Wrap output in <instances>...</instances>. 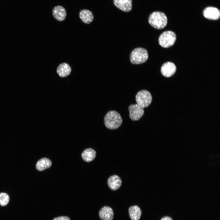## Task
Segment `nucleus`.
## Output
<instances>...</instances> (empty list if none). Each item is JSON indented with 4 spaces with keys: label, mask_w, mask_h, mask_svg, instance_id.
<instances>
[{
    "label": "nucleus",
    "mask_w": 220,
    "mask_h": 220,
    "mask_svg": "<svg viewBox=\"0 0 220 220\" xmlns=\"http://www.w3.org/2000/svg\"><path fill=\"white\" fill-rule=\"evenodd\" d=\"M161 220H173L170 217L168 216H166L163 218Z\"/></svg>",
    "instance_id": "nucleus-20"
},
{
    "label": "nucleus",
    "mask_w": 220,
    "mask_h": 220,
    "mask_svg": "<svg viewBox=\"0 0 220 220\" xmlns=\"http://www.w3.org/2000/svg\"><path fill=\"white\" fill-rule=\"evenodd\" d=\"M148 21L152 26L155 28L160 29L164 28L166 26L167 19L163 13L156 11L150 15Z\"/></svg>",
    "instance_id": "nucleus-2"
},
{
    "label": "nucleus",
    "mask_w": 220,
    "mask_h": 220,
    "mask_svg": "<svg viewBox=\"0 0 220 220\" xmlns=\"http://www.w3.org/2000/svg\"><path fill=\"white\" fill-rule=\"evenodd\" d=\"M71 70V67L68 64L63 63L58 66L57 72L60 77H65L70 75Z\"/></svg>",
    "instance_id": "nucleus-14"
},
{
    "label": "nucleus",
    "mask_w": 220,
    "mask_h": 220,
    "mask_svg": "<svg viewBox=\"0 0 220 220\" xmlns=\"http://www.w3.org/2000/svg\"><path fill=\"white\" fill-rule=\"evenodd\" d=\"M9 200V196L5 193H0V205L5 206L7 205Z\"/></svg>",
    "instance_id": "nucleus-18"
},
{
    "label": "nucleus",
    "mask_w": 220,
    "mask_h": 220,
    "mask_svg": "<svg viewBox=\"0 0 220 220\" xmlns=\"http://www.w3.org/2000/svg\"><path fill=\"white\" fill-rule=\"evenodd\" d=\"M129 213L131 220H139L141 214L140 208L137 205L130 207L128 209Z\"/></svg>",
    "instance_id": "nucleus-15"
},
{
    "label": "nucleus",
    "mask_w": 220,
    "mask_h": 220,
    "mask_svg": "<svg viewBox=\"0 0 220 220\" xmlns=\"http://www.w3.org/2000/svg\"><path fill=\"white\" fill-rule=\"evenodd\" d=\"M96 155V152L94 149L88 148L83 151L82 154V157L84 161L89 162L93 161L95 158Z\"/></svg>",
    "instance_id": "nucleus-16"
},
{
    "label": "nucleus",
    "mask_w": 220,
    "mask_h": 220,
    "mask_svg": "<svg viewBox=\"0 0 220 220\" xmlns=\"http://www.w3.org/2000/svg\"><path fill=\"white\" fill-rule=\"evenodd\" d=\"M130 118L133 121H137L140 119L144 113L143 108L137 104L130 105L128 108Z\"/></svg>",
    "instance_id": "nucleus-6"
},
{
    "label": "nucleus",
    "mask_w": 220,
    "mask_h": 220,
    "mask_svg": "<svg viewBox=\"0 0 220 220\" xmlns=\"http://www.w3.org/2000/svg\"><path fill=\"white\" fill-rule=\"evenodd\" d=\"M203 14L206 18L211 20H217L220 17V11L216 7L210 6L204 9Z\"/></svg>",
    "instance_id": "nucleus-7"
},
{
    "label": "nucleus",
    "mask_w": 220,
    "mask_h": 220,
    "mask_svg": "<svg viewBox=\"0 0 220 220\" xmlns=\"http://www.w3.org/2000/svg\"><path fill=\"white\" fill-rule=\"evenodd\" d=\"M99 216L102 220H112L114 217L112 209L109 207H103L99 211Z\"/></svg>",
    "instance_id": "nucleus-12"
},
{
    "label": "nucleus",
    "mask_w": 220,
    "mask_h": 220,
    "mask_svg": "<svg viewBox=\"0 0 220 220\" xmlns=\"http://www.w3.org/2000/svg\"><path fill=\"white\" fill-rule=\"evenodd\" d=\"M148 57L147 51L145 49L138 47L134 49L130 55V61L133 64H140L145 62Z\"/></svg>",
    "instance_id": "nucleus-3"
},
{
    "label": "nucleus",
    "mask_w": 220,
    "mask_h": 220,
    "mask_svg": "<svg viewBox=\"0 0 220 220\" xmlns=\"http://www.w3.org/2000/svg\"><path fill=\"white\" fill-rule=\"evenodd\" d=\"M52 15L54 18L59 21H63L66 18L67 13L64 7L58 5L53 7L52 11Z\"/></svg>",
    "instance_id": "nucleus-9"
},
{
    "label": "nucleus",
    "mask_w": 220,
    "mask_h": 220,
    "mask_svg": "<svg viewBox=\"0 0 220 220\" xmlns=\"http://www.w3.org/2000/svg\"><path fill=\"white\" fill-rule=\"evenodd\" d=\"M52 165V162L49 159L44 158L39 160L37 162L36 167L37 169L42 171L50 168Z\"/></svg>",
    "instance_id": "nucleus-17"
},
{
    "label": "nucleus",
    "mask_w": 220,
    "mask_h": 220,
    "mask_svg": "<svg viewBox=\"0 0 220 220\" xmlns=\"http://www.w3.org/2000/svg\"><path fill=\"white\" fill-rule=\"evenodd\" d=\"M120 115L117 111L111 110L105 115L104 119L105 127L110 130H115L119 128L122 123Z\"/></svg>",
    "instance_id": "nucleus-1"
},
{
    "label": "nucleus",
    "mask_w": 220,
    "mask_h": 220,
    "mask_svg": "<svg viewBox=\"0 0 220 220\" xmlns=\"http://www.w3.org/2000/svg\"><path fill=\"white\" fill-rule=\"evenodd\" d=\"M53 220H70V219L67 216H61L56 217Z\"/></svg>",
    "instance_id": "nucleus-19"
},
{
    "label": "nucleus",
    "mask_w": 220,
    "mask_h": 220,
    "mask_svg": "<svg viewBox=\"0 0 220 220\" xmlns=\"http://www.w3.org/2000/svg\"><path fill=\"white\" fill-rule=\"evenodd\" d=\"M176 36L173 31H170L163 32L159 38V42L162 47L167 48L173 46L176 40Z\"/></svg>",
    "instance_id": "nucleus-4"
},
{
    "label": "nucleus",
    "mask_w": 220,
    "mask_h": 220,
    "mask_svg": "<svg viewBox=\"0 0 220 220\" xmlns=\"http://www.w3.org/2000/svg\"><path fill=\"white\" fill-rule=\"evenodd\" d=\"M108 184L111 190H116L118 189L122 184L120 178L117 175H113L110 177L108 180Z\"/></svg>",
    "instance_id": "nucleus-13"
},
{
    "label": "nucleus",
    "mask_w": 220,
    "mask_h": 220,
    "mask_svg": "<svg viewBox=\"0 0 220 220\" xmlns=\"http://www.w3.org/2000/svg\"><path fill=\"white\" fill-rule=\"evenodd\" d=\"M113 2L116 6L124 12H129L132 9V0H113Z\"/></svg>",
    "instance_id": "nucleus-10"
},
{
    "label": "nucleus",
    "mask_w": 220,
    "mask_h": 220,
    "mask_svg": "<svg viewBox=\"0 0 220 220\" xmlns=\"http://www.w3.org/2000/svg\"><path fill=\"white\" fill-rule=\"evenodd\" d=\"M176 67L175 65L170 62L164 63L162 66L161 72L165 77H169L173 75L175 72Z\"/></svg>",
    "instance_id": "nucleus-8"
},
{
    "label": "nucleus",
    "mask_w": 220,
    "mask_h": 220,
    "mask_svg": "<svg viewBox=\"0 0 220 220\" xmlns=\"http://www.w3.org/2000/svg\"><path fill=\"white\" fill-rule=\"evenodd\" d=\"M137 104L144 108L148 107L151 104L152 97L148 90H142L138 92L135 97Z\"/></svg>",
    "instance_id": "nucleus-5"
},
{
    "label": "nucleus",
    "mask_w": 220,
    "mask_h": 220,
    "mask_svg": "<svg viewBox=\"0 0 220 220\" xmlns=\"http://www.w3.org/2000/svg\"><path fill=\"white\" fill-rule=\"evenodd\" d=\"M79 16L81 21L85 24H90L94 19L93 13L87 9H83L81 10L79 12Z\"/></svg>",
    "instance_id": "nucleus-11"
}]
</instances>
